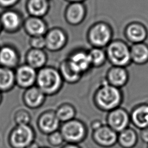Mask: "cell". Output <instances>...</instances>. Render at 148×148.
Masks as SVG:
<instances>
[{
	"label": "cell",
	"instance_id": "6da1fadb",
	"mask_svg": "<svg viewBox=\"0 0 148 148\" xmlns=\"http://www.w3.org/2000/svg\"><path fill=\"white\" fill-rule=\"evenodd\" d=\"M93 101L98 109L109 112L120 107L122 94L120 88L109 84L103 80L95 91Z\"/></svg>",
	"mask_w": 148,
	"mask_h": 148
},
{
	"label": "cell",
	"instance_id": "7a4b0ae2",
	"mask_svg": "<svg viewBox=\"0 0 148 148\" xmlns=\"http://www.w3.org/2000/svg\"><path fill=\"white\" fill-rule=\"evenodd\" d=\"M64 80L58 68L46 65L37 71L35 86L46 96H52L58 94L62 89Z\"/></svg>",
	"mask_w": 148,
	"mask_h": 148
},
{
	"label": "cell",
	"instance_id": "3957f363",
	"mask_svg": "<svg viewBox=\"0 0 148 148\" xmlns=\"http://www.w3.org/2000/svg\"><path fill=\"white\" fill-rule=\"evenodd\" d=\"M113 30L110 25L103 21L91 24L86 33V39L91 47L105 49L112 40Z\"/></svg>",
	"mask_w": 148,
	"mask_h": 148
},
{
	"label": "cell",
	"instance_id": "277c9868",
	"mask_svg": "<svg viewBox=\"0 0 148 148\" xmlns=\"http://www.w3.org/2000/svg\"><path fill=\"white\" fill-rule=\"evenodd\" d=\"M105 50L107 60L112 66L124 67L131 60L130 49L120 40H112L105 48Z\"/></svg>",
	"mask_w": 148,
	"mask_h": 148
},
{
	"label": "cell",
	"instance_id": "5b68a950",
	"mask_svg": "<svg viewBox=\"0 0 148 148\" xmlns=\"http://www.w3.org/2000/svg\"><path fill=\"white\" fill-rule=\"evenodd\" d=\"M60 131L64 141L72 144H77L81 142L87 135L85 125L80 120L75 119L63 123L60 127Z\"/></svg>",
	"mask_w": 148,
	"mask_h": 148
},
{
	"label": "cell",
	"instance_id": "8992f818",
	"mask_svg": "<svg viewBox=\"0 0 148 148\" xmlns=\"http://www.w3.org/2000/svg\"><path fill=\"white\" fill-rule=\"evenodd\" d=\"M34 139L35 132L29 124L16 125L9 136V143L12 148H27Z\"/></svg>",
	"mask_w": 148,
	"mask_h": 148
},
{
	"label": "cell",
	"instance_id": "52a82bcc",
	"mask_svg": "<svg viewBox=\"0 0 148 148\" xmlns=\"http://www.w3.org/2000/svg\"><path fill=\"white\" fill-rule=\"evenodd\" d=\"M24 18L18 10L8 9L0 14V22L2 31L8 34H15L23 28Z\"/></svg>",
	"mask_w": 148,
	"mask_h": 148
},
{
	"label": "cell",
	"instance_id": "ba28073f",
	"mask_svg": "<svg viewBox=\"0 0 148 148\" xmlns=\"http://www.w3.org/2000/svg\"><path fill=\"white\" fill-rule=\"evenodd\" d=\"M66 58L72 68L83 76L92 68L88 50L84 48L75 49L68 54Z\"/></svg>",
	"mask_w": 148,
	"mask_h": 148
},
{
	"label": "cell",
	"instance_id": "9c48e42d",
	"mask_svg": "<svg viewBox=\"0 0 148 148\" xmlns=\"http://www.w3.org/2000/svg\"><path fill=\"white\" fill-rule=\"evenodd\" d=\"M45 49L50 52H58L62 50L68 42V35L63 28L54 27L49 28L44 36Z\"/></svg>",
	"mask_w": 148,
	"mask_h": 148
},
{
	"label": "cell",
	"instance_id": "30bf717a",
	"mask_svg": "<svg viewBox=\"0 0 148 148\" xmlns=\"http://www.w3.org/2000/svg\"><path fill=\"white\" fill-rule=\"evenodd\" d=\"M16 86L24 90L35 85L37 71L25 63L20 64L14 69Z\"/></svg>",
	"mask_w": 148,
	"mask_h": 148
},
{
	"label": "cell",
	"instance_id": "8fae6325",
	"mask_svg": "<svg viewBox=\"0 0 148 148\" xmlns=\"http://www.w3.org/2000/svg\"><path fill=\"white\" fill-rule=\"evenodd\" d=\"M87 14V9L84 3H69L64 10V17L67 24L77 26L84 21Z\"/></svg>",
	"mask_w": 148,
	"mask_h": 148
},
{
	"label": "cell",
	"instance_id": "7c38bea8",
	"mask_svg": "<svg viewBox=\"0 0 148 148\" xmlns=\"http://www.w3.org/2000/svg\"><path fill=\"white\" fill-rule=\"evenodd\" d=\"M130 122V114L120 107L109 112L106 117L107 125L117 133L128 128Z\"/></svg>",
	"mask_w": 148,
	"mask_h": 148
},
{
	"label": "cell",
	"instance_id": "4fadbf2b",
	"mask_svg": "<svg viewBox=\"0 0 148 148\" xmlns=\"http://www.w3.org/2000/svg\"><path fill=\"white\" fill-rule=\"evenodd\" d=\"M118 133L107 124H102L93 131L92 139L96 144L103 147H110L117 143Z\"/></svg>",
	"mask_w": 148,
	"mask_h": 148
},
{
	"label": "cell",
	"instance_id": "5bb4252c",
	"mask_svg": "<svg viewBox=\"0 0 148 148\" xmlns=\"http://www.w3.org/2000/svg\"><path fill=\"white\" fill-rule=\"evenodd\" d=\"M20 54L18 49L10 44L0 46V66L14 69L20 64Z\"/></svg>",
	"mask_w": 148,
	"mask_h": 148
},
{
	"label": "cell",
	"instance_id": "9a60e30c",
	"mask_svg": "<svg viewBox=\"0 0 148 148\" xmlns=\"http://www.w3.org/2000/svg\"><path fill=\"white\" fill-rule=\"evenodd\" d=\"M23 29L29 37L40 36H45L49 27L43 18L28 16L24 18Z\"/></svg>",
	"mask_w": 148,
	"mask_h": 148
},
{
	"label": "cell",
	"instance_id": "2e32d148",
	"mask_svg": "<svg viewBox=\"0 0 148 148\" xmlns=\"http://www.w3.org/2000/svg\"><path fill=\"white\" fill-rule=\"evenodd\" d=\"M60 123L54 112L47 111L40 115L37 124L39 130L42 133L49 135L58 130Z\"/></svg>",
	"mask_w": 148,
	"mask_h": 148
},
{
	"label": "cell",
	"instance_id": "e0dca14e",
	"mask_svg": "<svg viewBox=\"0 0 148 148\" xmlns=\"http://www.w3.org/2000/svg\"><path fill=\"white\" fill-rule=\"evenodd\" d=\"M46 97V95L35 85L24 90L23 101L27 107L30 109H36L44 103Z\"/></svg>",
	"mask_w": 148,
	"mask_h": 148
},
{
	"label": "cell",
	"instance_id": "ac0fdd59",
	"mask_svg": "<svg viewBox=\"0 0 148 148\" xmlns=\"http://www.w3.org/2000/svg\"><path fill=\"white\" fill-rule=\"evenodd\" d=\"M104 80L109 84L120 88L128 80V73L124 67L112 66L105 75Z\"/></svg>",
	"mask_w": 148,
	"mask_h": 148
},
{
	"label": "cell",
	"instance_id": "d6986e66",
	"mask_svg": "<svg viewBox=\"0 0 148 148\" xmlns=\"http://www.w3.org/2000/svg\"><path fill=\"white\" fill-rule=\"evenodd\" d=\"M47 61V54L45 50L29 48L25 54V63L36 71L46 66Z\"/></svg>",
	"mask_w": 148,
	"mask_h": 148
},
{
	"label": "cell",
	"instance_id": "ffe728a7",
	"mask_svg": "<svg viewBox=\"0 0 148 148\" xmlns=\"http://www.w3.org/2000/svg\"><path fill=\"white\" fill-rule=\"evenodd\" d=\"M25 8L28 16L43 18L50 10V3L49 0H27Z\"/></svg>",
	"mask_w": 148,
	"mask_h": 148
},
{
	"label": "cell",
	"instance_id": "44dd1931",
	"mask_svg": "<svg viewBox=\"0 0 148 148\" xmlns=\"http://www.w3.org/2000/svg\"><path fill=\"white\" fill-rule=\"evenodd\" d=\"M130 121L139 130L148 127V104L143 103L138 105L132 110Z\"/></svg>",
	"mask_w": 148,
	"mask_h": 148
},
{
	"label": "cell",
	"instance_id": "7402d4cb",
	"mask_svg": "<svg viewBox=\"0 0 148 148\" xmlns=\"http://www.w3.org/2000/svg\"><path fill=\"white\" fill-rule=\"evenodd\" d=\"M58 69L64 83L73 84L78 83L83 76L76 72L68 62L66 58L62 60L58 66Z\"/></svg>",
	"mask_w": 148,
	"mask_h": 148
},
{
	"label": "cell",
	"instance_id": "603a6c76",
	"mask_svg": "<svg viewBox=\"0 0 148 148\" xmlns=\"http://www.w3.org/2000/svg\"><path fill=\"white\" fill-rule=\"evenodd\" d=\"M15 86L14 69L0 66V92H8Z\"/></svg>",
	"mask_w": 148,
	"mask_h": 148
},
{
	"label": "cell",
	"instance_id": "cb8c5ba5",
	"mask_svg": "<svg viewBox=\"0 0 148 148\" xmlns=\"http://www.w3.org/2000/svg\"><path fill=\"white\" fill-rule=\"evenodd\" d=\"M138 136L136 132L128 127L118 133L117 143L122 148H132L137 143Z\"/></svg>",
	"mask_w": 148,
	"mask_h": 148
},
{
	"label": "cell",
	"instance_id": "d4e9b609",
	"mask_svg": "<svg viewBox=\"0 0 148 148\" xmlns=\"http://www.w3.org/2000/svg\"><path fill=\"white\" fill-rule=\"evenodd\" d=\"M126 35L128 39L139 43L143 41L147 36L145 28L139 24H131L126 29Z\"/></svg>",
	"mask_w": 148,
	"mask_h": 148
},
{
	"label": "cell",
	"instance_id": "484cf974",
	"mask_svg": "<svg viewBox=\"0 0 148 148\" xmlns=\"http://www.w3.org/2000/svg\"><path fill=\"white\" fill-rule=\"evenodd\" d=\"M88 53L92 68H101L105 65L107 61L106 54L104 49L91 47L88 50Z\"/></svg>",
	"mask_w": 148,
	"mask_h": 148
},
{
	"label": "cell",
	"instance_id": "4316f807",
	"mask_svg": "<svg viewBox=\"0 0 148 148\" xmlns=\"http://www.w3.org/2000/svg\"><path fill=\"white\" fill-rule=\"evenodd\" d=\"M131 59L136 64H142L148 60V47L143 43H136L130 49Z\"/></svg>",
	"mask_w": 148,
	"mask_h": 148
},
{
	"label": "cell",
	"instance_id": "83f0119b",
	"mask_svg": "<svg viewBox=\"0 0 148 148\" xmlns=\"http://www.w3.org/2000/svg\"><path fill=\"white\" fill-rule=\"evenodd\" d=\"M60 122L65 123L75 119L76 110L71 104L64 103L59 106L54 112Z\"/></svg>",
	"mask_w": 148,
	"mask_h": 148
},
{
	"label": "cell",
	"instance_id": "f1b7e54d",
	"mask_svg": "<svg viewBox=\"0 0 148 148\" xmlns=\"http://www.w3.org/2000/svg\"><path fill=\"white\" fill-rule=\"evenodd\" d=\"M31 121L30 114L25 110H20L16 112L14 121L16 125L29 124Z\"/></svg>",
	"mask_w": 148,
	"mask_h": 148
},
{
	"label": "cell",
	"instance_id": "f546056e",
	"mask_svg": "<svg viewBox=\"0 0 148 148\" xmlns=\"http://www.w3.org/2000/svg\"><path fill=\"white\" fill-rule=\"evenodd\" d=\"M47 135V141L53 147L60 146L64 142L63 136L60 131L58 130L54 131Z\"/></svg>",
	"mask_w": 148,
	"mask_h": 148
},
{
	"label": "cell",
	"instance_id": "4dcf8cb0",
	"mask_svg": "<svg viewBox=\"0 0 148 148\" xmlns=\"http://www.w3.org/2000/svg\"><path fill=\"white\" fill-rule=\"evenodd\" d=\"M28 44L31 49L45 50L46 47L45 37L44 36L29 37Z\"/></svg>",
	"mask_w": 148,
	"mask_h": 148
},
{
	"label": "cell",
	"instance_id": "1f68e13d",
	"mask_svg": "<svg viewBox=\"0 0 148 148\" xmlns=\"http://www.w3.org/2000/svg\"><path fill=\"white\" fill-rule=\"evenodd\" d=\"M20 0H0V8L4 10L13 8Z\"/></svg>",
	"mask_w": 148,
	"mask_h": 148
},
{
	"label": "cell",
	"instance_id": "d6a6232c",
	"mask_svg": "<svg viewBox=\"0 0 148 148\" xmlns=\"http://www.w3.org/2000/svg\"><path fill=\"white\" fill-rule=\"evenodd\" d=\"M140 138L144 143L148 144V127L140 130Z\"/></svg>",
	"mask_w": 148,
	"mask_h": 148
},
{
	"label": "cell",
	"instance_id": "836d02e7",
	"mask_svg": "<svg viewBox=\"0 0 148 148\" xmlns=\"http://www.w3.org/2000/svg\"><path fill=\"white\" fill-rule=\"evenodd\" d=\"M102 125V124L101 123V122L100 121H98V120H95V121H94L91 124V128L92 130V131L97 129L98 128H99L100 126H101Z\"/></svg>",
	"mask_w": 148,
	"mask_h": 148
},
{
	"label": "cell",
	"instance_id": "e575fe53",
	"mask_svg": "<svg viewBox=\"0 0 148 148\" xmlns=\"http://www.w3.org/2000/svg\"><path fill=\"white\" fill-rule=\"evenodd\" d=\"M62 148H80L79 146L76 144H72V143H68L67 145L63 146Z\"/></svg>",
	"mask_w": 148,
	"mask_h": 148
},
{
	"label": "cell",
	"instance_id": "d590c367",
	"mask_svg": "<svg viewBox=\"0 0 148 148\" xmlns=\"http://www.w3.org/2000/svg\"><path fill=\"white\" fill-rule=\"evenodd\" d=\"M27 148H40V147L39 145L34 141L31 144H30Z\"/></svg>",
	"mask_w": 148,
	"mask_h": 148
},
{
	"label": "cell",
	"instance_id": "8d00e7d4",
	"mask_svg": "<svg viewBox=\"0 0 148 148\" xmlns=\"http://www.w3.org/2000/svg\"><path fill=\"white\" fill-rule=\"evenodd\" d=\"M65 1L69 3H75V2H84L86 0H64Z\"/></svg>",
	"mask_w": 148,
	"mask_h": 148
},
{
	"label": "cell",
	"instance_id": "74e56055",
	"mask_svg": "<svg viewBox=\"0 0 148 148\" xmlns=\"http://www.w3.org/2000/svg\"><path fill=\"white\" fill-rule=\"evenodd\" d=\"M2 93L0 92V104L2 102Z\"/></svg>",
	"mask_w": 148,
	"mask_h": 148
},
{
	"label": "cell",
	"instance_id": "f35d334b",
	"mask_svg": "<svg viewBox=\"0 0 148 148\" xmlns=\"http://www.w3.org/2000/svg\"><path fill=\"white\" fill-rule=\"evenodd\" d=\"M2 32V27H1V22H0V34Z\"/></svg>",
	"mask_w": 148,
	"mask_h": 148
},
{
	"label": "cell",
	"instance_id": "ab89813d",
	"mask_svg": "<svg viewBox=\"0 0 148 148\" xmlns=\"http://www.w3.org/2000/svg\"><path fill=\"white\" fill-rule=\"evenodd\" d=\"M41 148V147H40ZM42 148H47V147H42Z\"/></svg>",
	"mask_w": 148,
	"mask_h": 148
},
{
	"label": "cell",
	"instance_id": "60d3db41",
	"mask_svg": "<svg viewBox=\"0 0 148 148\" xmlns=\"http://www.w3.org/2000/svg\"><path fill=\"white\" fill-rule=\"evenodd\" d=\"M49 1H50V0H49Z\"/></svg>",
	"mask_w": 148,
	"mask_h": 148
},
{
	"label": "cell",
	"instance_id": "b9f144b4",
	"mask_svg": "<svg viewBox=\"0 0 148 148\" xmlns=\"http://www.w3.org/2000/svg\"><path fill=\"white\" fill-rule=\"evenodd\" d=\"M147 148H148V147H147Z\"/></svg>",
	"mask_w": 148,
	"mask_h": 148
}]
</instances>
